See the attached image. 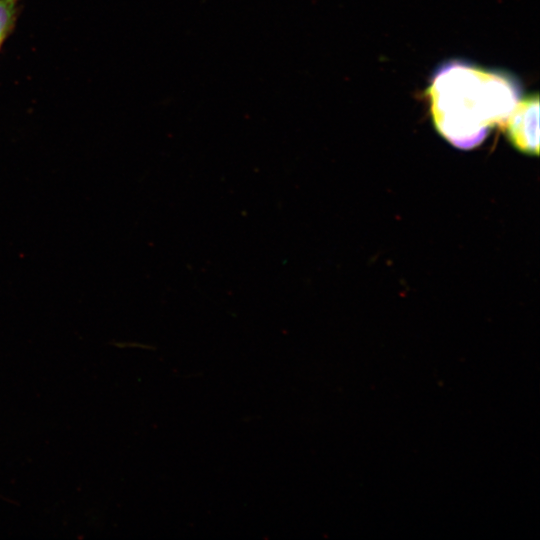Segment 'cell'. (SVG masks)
Masks as SVG:
<instances>
[{
	"instance_id": "cell-1",
	"label": "cell",
	"mask_w": 540,
	"mask_h": 540,
	"mask_svg": "<svg viewBox=\"0 0 540 540\" xmlns=\"http://www.w3.org/2000/svg\"><path fill=\"white\" fill-rule=\"evenodd\" d=\"M520 94L514 78L461 61L442 65L428 88L437 131L460 149L478 146L490 127L505 125Z\"/></svg>"
},
{
	"instance_id": "cell-2",
	"label": "cell",
	"mask_w": 540,
	"mask_h": 540,
	"mask_svg": "<svg viewBox=\"0 0 540 540\" xmlns=\"http://www.w3.org/2000/svg\"><path fill=\"white\" fill-rule=\"evenodd\" d=\"M508 139L518 150L539 154V99L532 95L519 100L505 125Z\"/></svg>"
},
{
	"instance_id": "cell-3",
	"label": "cell",
	"mask_w": 540,
	"mask_h": 540,
	"mask_svg": "<svg viewBox=\"0 0 540 540\" xmlns=\"http://www.w3.org/2000/svg\"><path fill=\"white\" fill-rule=\"evenodd\" d=\"M17 0H0V46L15 21Z\"/></svg>"
}]
</instances>
